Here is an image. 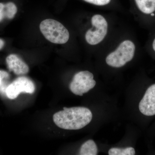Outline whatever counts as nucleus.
Segmentation results:
<instances>
[{
	"mask_svg": "<svg viewBox=\"0 0 155 155\" xmlns=\"http://www.w3.org/2000/svg\"><path fill=\"white\" fill-rule=\"evenodd\" d=\"M91 111L84 107H64L53 116V120L58 127L66 130H76L88 125L92 119Z\"/></svg>",
	"mask_w": 155,
	"mask_h": 155,
	"instance_id": "1",
	"label": "nucleus"
},
{
	"mask_svg": "<svg viewBox=\"0 0 155 155\" xmlns=\"http://www.w3.org/2000/svg\"><path fill=\"white\" fill-rule=\"evenodd\" d=\"M136 46L133 41L125 39L122 41L114 51L109 53L106 58L108 66L119 68L124 67L132 61L135 55Z\"/></svg>",
	"mask_w": 155,
	"mask_h": 155,
	"instance_id": "2",
	"label": "nucleus"
},
{
	"mask_svg": "<svg viewBox=\"0 0 155 155\" xmlns=\"http://www.w3.org/2000/svg\"><path fill=\"white\" fill-rule=\"evenodd\" d=\"M40 29L45 37L53 43L64 44L69 41V31L63 24L57 20L45 19L41 23Z\"/></svg>",
	"mask_w": 155,
	"mask_h": 155,
	"instance_id": "3",
	"label": "nucleus"
},
{
	"mask_svg": "<svg viewBox=\"0 0 155 155\" xmlns=\"http://www.w3.org/2000/svg\"><path fill=\"white\" fill-rule=\"evenodd\" d=\"M91 27L89 28L85 34V40L91 46L99 45L107 36L109 24L105 17L100 14H96L91 19Z\"/></svg>",
	"mask_w": 155,
	"mask_h": 155,
	"instance_id": "4",
	"label": "nucleus"
},
{
	"mask_svg": "<svg viewBox=\"0 0 155 155\" xmlns=\"http://www.w3.org/2000/svg\"><path fill=\"white\" fill-rule=\"evenodd\" d=\"M94 77L93 74L88 71L77 72L69 84V89L76 95L83 96V94L88 92L95 86L96 82Z\"/></svg>",
	"mask_w": 155,
	"mask_h": 155,
	"instance_id": "5",
	"label": "nucleus"
},
{
	"mask_svg": "<svg viewBox=\"0 0 155 155\" xmlns=\"http://www.w3.org/2000/svg\"><path fill=\"white\" fill-rule=\"evenodd\" d=\"M35 85L28 78H17L7 87L6 90L7 96L10 99L16 98L21 93L32 94L35 91Z\"/></svg>",
	"mask_w": 155,
	"mask_h": 155,
	"instance_id": "6",
	"label": "nucleus"
},
{
	"mask_svg": "<svg viewBox=\"0 0 155 155\" xmlns=\"http://www.w3.org/2000/svg\"><path fill=\"white\" fill-rule=\"evenodd\" d=\"M140 17L147 25L155 22V0H134Z\"/></svg>",
	"mask_w": 155,
	"mask_h": 155,
	"instance_id": "7",
	"label": "nucleus"
},
{
	"mask_svg": "<svg viewBox=\"0 0 155 155\" xmlns=\"http://www.w3.org/2000/svg\"><path fill=\"white\" fill-rule=\"evenodd\" d=\"M139 109L145 116L155 115V84L147 89L139 104Z\"/></svg>",
	"mask_w": 155,
	"mask_h": 155,
	"instance_id": "8",
	"label": "nucleus"
},
{
	"mask_svg": "<svg viewBox=\"0 0 155 155\" xmlns=\"http://www.w3.org/2000/svg\"><path fill=\"white\" fill-rule=\"evenodd\" d=\"M6 61L9 70L16 75H25L29 72L28 65L17 55H9L6 58Z\"/></svg>",
	"mask_w": 155,
	"mask_h": 155,
	"instance_id": "9",
	"label": "nucleus"
},
{
	"mask_svg": "<svg viewBox=\"0 0 155 155\" xmlns=\"http://www.w3.org/2000/svg\"><path fill=\"white\" fill-rule=\"evenodd\" d=\"M97 147L92 140H89L81 147L79 154L80 155H97Z\"/></svg>",
	"mask_w": 155,
	"mask_h": 155,
	"instance_id": "10",
	"label": "nucleus"
},
{
	"mask_svg": "<svg viewBox=\"0 0 155 155\" xmlns=\"http://www.w3.org/2000/svg\"><path fill=\"white\" fill-rule=\"evenodd\" d=\"M109 155H134L135 154L134 149L132 147L125 148H112L108 152Z\"/></svg>",
	"mask_w": 155,
	"mask_h": 155,
	"instance_id": "11",
	"label": "nucleus"
},
{
	"mask_svg": "<svg viewBox=\"0 0 155 155\" xmlns=\"http://www.w3.org/2000/svg\"><path fill=\"white\" fill-rule=\"evenodd\" d=\"M9 75L8 72L3 70H0V90L1 91H4L5 88V81L9 78Z\"/></svg>",
	"mask_w": 155,
	"mask_h": 155,
	"instance_id": "12",
	"label": "nucleus"
},
{
	"mask_svg": "<svg viewBox=\"0 0 155 155\" xmlns=\"http://www.w3.org/2000/svg\"><path fill=\"white\" fill-rule=\"evenodd\" d=\"M7 8L6 3H0V22L7 19Z\"/></svg>",
	"mask_w": 155,
	"mask_h": 155,
	"instance_id": "13",
	"label": "nucleus"
},
{
	"mask_svg": "<svg viewBox=\"0 0 155 155\" xmlns=\"http://www.w3.org/2000/svg\"><path fill=\"white\" fill-rule=\"evenodd\" d=\"M87 2L95 5L103 6L107 5L110 2L111 0H83Z\"/></svg>",
	"mask_w": 155,
	"mask_h": 155,
	"instance_id": "14",
	"label": "nucleus"
},
{
	"mask_svg": "<svg viewBox=\"0 0 155 155\" xmlns=\"http://www.w3.org/2000/svg\"><path fill=\"white\" fill-rule=\"evenodd\" d=\"M149 50L155 54V36L152 39L148 46Z\"/></svg>",
	"mask_w": 155,
	"mask_h": 155,
	"instance_id": "15",
	"label": "nucleus"
},
{
	"mask_svg": "<svg viewBox=\"0 0 155 155\" xmlns=\"http://www.w3.org/2000/svg\"><path fill=\"white\" fill-rule=\"evenodd\" d=\"M5 45V41L2 39L0 38V50L2 49L4 47Z\"/></svg>",
	"mask_w": 155,
	"mask_h": 155,
	"instance_id": "16",
	"label": "nucleus"
}]
</instances>
